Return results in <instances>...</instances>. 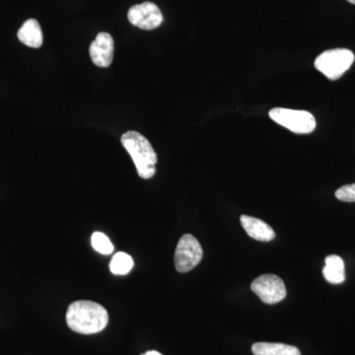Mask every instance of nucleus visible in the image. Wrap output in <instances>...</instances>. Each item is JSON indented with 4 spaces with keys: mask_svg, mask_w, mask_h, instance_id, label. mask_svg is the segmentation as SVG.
<instances>
[{
    "mask_svg": "<svg viewBox=\"0 0 355 355\" xmlns=\"http://www.w3.org/2000/svg\"><path fill=\"white\" fill-rule=\"evenodd\" d=\"M108 322L107 310L93 301H76L67 309V326L78 334L92 335L99 333L106 328Z\"/></svg>",
    "mask_w": 355,
    "mask_h": 355,
    "instance_id": "nucleus-1",
    "label": "nucleus"
},
{
    "mask_svg": "<svg viewBox=\"0 0 355 355\" xmlns=\"http://www.w3.org/2000/svg\"><path fill=\"white\" fill-rule=\"evenodd\" d=\"M121 144L132 156L140 178L147 180L155 175L157 154L146 137L137 132H128L121 137Z\"/></svg>",
    "mask_w": 355,
    "mask_h": 355,
    "instance_id": "nucleus-2",
    "label": "nucleus"
},
{
    "mask_svg": "<svg viewBox=\"0 0 355 355\" xmlns=\"http://www.w3.org/2000/svg\"><path fill=\"white\" fill-rule=\"evenodd\" d=\"M354 62V55L347 49L324 51L315 60V67L330 80L340 78Z\"/></svg>",
    "mask_w": 355,
    "mask_h": 355,
    "instance_id": "nucleus-3",
    "label": "nucleus"
},
{
    "mask_svg": "<svg viewBox=\"0 0 355 355\" xmlns=\"http://www.w3.org/2000/svg\"><path fill=\"white\" fill-rule=\"evenodd\" d=\"M268 116L273 121L298 135H307L316 128V119L312 114L302 110L273 108Z\"/></svg>",
    "mask_w": 355,
    "mask_h": 355,
    "instance_id": "nucleus-4",
    "label": "nucleus"
},
{
    "mask_svg": "<svg viewBox=\"0 0 355 355\" xmlns=\"http://www.w3.org/2000/svg\"><path fill=\"white\" fill-rule=\"evenodd\" d=\"M202 254L200 242L193 235H184L179 240L175 252V266L178 272H190L200 263Z\"/></svg>",
    "mask_w": 355,
    "mask_h": 355,
    "instance_id": "nucleus-5",
    "label": "nucleus"
},
{
    "mask_svg": "<svg viewBox=\"0 0 355 355\" xmlns=\"http://www.w3.org/2000/svg\"><path fill=\"white\" fill-rule=\"evenodd\" d=\"M251 289L266 304H275L286 297L284 280L275 275H263L252 282Z\"/></svg>",
    "mask_w": 355,
    "mask_h": 355,
    "instance_id": "nucleus-6",
    "label": "nucleus"
},
{
    "mask_svg": "<svg viewBox=\"0 0 355 355\" xmlns=\"http://www.w3.org/2000/svg\"><path fill=\"white\" fill-rule=\"evenodd\" d=\"M128 21L142 30H153L163 22V15L159 7L153 2H144L130 7Z\"/></svg>",
    "mask_w": 355,
    "mask_h": 355,
    "instance_id": "nucleus-7",
    "label": "nucleus"
},
{
    "mask_svg": "<svg viewBox=\"0 0 355 355\" xmlns=\"http://www.w3.org/2000/svg\"><path fill=\"white\" fill-rule=\"evenodd\" d=\"M114 43L113 37L109 33H99L95 41L91 44V60L99 67H109L114 58Z\"/></svg>",
    "mask_w": 355,
    "mask_h": 355,
    "instance_id": "nucleus-8",
    "label": "nucleus"
},
{
    "mask_svg": "<svg viewBox=\"0 0 355 355\" xmlns=\"http://www.w3.org/2000/svg\"><path fill=\"white\" fill-rule=\"evenodd\" d=\"M240 221L247 234L254 240L261 242H270L275 238V233L266 222L254 217L242 216Z\"/></svg>",
    "mask_w": 355,
    "mask_h": 355,
    "instance_id": "nucleus-9",
    "label": "nucleus"
},
{
    "mask_svg": "<svg viewBox=\"0 0 355 355\" xmlns=\"http://www.w3.org/2000/svg\"><path fill=\"white\" fill-rule=\"evenodd\" d=\"M21 43L30 48L38 49L43 44V32L38 21L29 19L26 21L17 33Z\"/></svg>",
    "mask_w": 355,
    "mask_h": 355,
    "instance_id": "nucleus-10",
    "label": "nucleus"
},
{
    "mask_svg": "<svg viewBox=\"0 0 355 355\" xmlns=\"http://www.w3.org/2000/svg\"><path fill=\"white\" fill-rule=\"evenodd\" d=\"M323 275L327 282L331 284H340L345 280V263L340 257L331 254L324 261Z\"/></svg>",
    "mask_w": 355,
    "mask_h": 355,
    "instance_id": "nucleus-11",
    "label": "nucleus"
},
{
    "mask_svg": "<svg viewBox=\"0 0 355 355\" xmlns=\"http://www.w3.org/2000/svg\"><path fill=\"white\" fill-rule=\"evenodd\" d=\"M252 352L254 355H301L297 347L284 343H257Z\"/></svg>",
    "mask_w": 355,
    "mask_h": 355,
    "instance_id": "nucleus-12",
    "label": "nucleus"
},
{
    "mask_svg": "<svg viewBox=\"0 0 355 355\" xmlns=\"http://www.w3.org/2000/svg\"><path fill=\"white\" fill-rule=\"evenodd\" d=\"M133 260L130 254L119 252L112 259L110 270L116 275H125L132 270Z\"/></svg>",
    "mask_w": 355,
    "mask_h": 355,
    "instance_id": "nucleus-13",
    "label": "nucleus"
},
{
    "mask_svg": "<svg viewBox=\"0 0 355 355\" xmlns=\"http://www.w3.org/2000/svg\"><path fill=\"white\" fill-rule=\"evenodd\" d=\"M92 247L98 253L103 254H110L113 253L114 246L110 241L108 236L102 232H95L91 237Z\"/></svg>",
    "mask_w": 355,
    "mask_h": 355,
    "instance_id": "nucleus-14",
    "label": "nucleus"
},
{
    "mask_svg": "<svg viewBox=\"0 0 355 355\" xmlns=\"http://www.w3.org/2000/svg\"><path fill=\"white\" fill-rule=\"evenodd\" d=\"M336 198L345 202H355V184H345L336 191Z\"/></svg>",
    "mask_w": 355,
    "mask_h": 355,
    "instance_id": "nucleus-15",
    "label": "nucleus"
},
{
    "mask_svg": "<svg viewBox=\"0 0 355 355\" xmlns=\"http://www.w3.org/2000/svg\"><path fill=\"white\" fill-rule=\"evenodd\" d=\"M142 355H162V354H159L158 352H154V350H151V352H147L146 354H144Z\"/></svg>",
    "mask_w": 355,
    "mask_h": 355,
    "instance_id": "nucleus-16",
    "label": "nucleus"
},
{
    "mask_svg": "<svg viewBox=\"0 0 355 355\" xmlns=\"http://www.w3.org/2000/svg\"><path fill=\"white\" fill-rule=\"evenodd\" d=\"M347 1L350 2V3L354 4L355 6V0H347Z\"/></svg>",
    "mask_w": 355,
    "mask_h": 355,
    "instance_id": "nucleus-17",
    "label": "nucleus"
}]
</instances>
